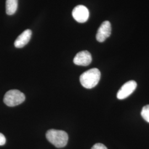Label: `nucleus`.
I'll list each match as a JSON object with an SVG mask.
<instances>
[{
    "label": "nucleus",
    "mask_w": 149,
    "mask_h": 149,
    "mask_svg": "<svg viewBox=\"0 0 149 149\" xmlns=\"http://www.w3.org/2000/svg\"><path fill=\"white\" fill-rule=\"evenodd\" d=\"M112 32L111 23L108 21H104L101 24L96 34V39L99 42H103L107 38L110 37Z\"/></svg>",
    "instance_id": "nucleus-5"
},
{
    "label": "nucleus",
    "mask_w": 149,
    "mask_h": 149,
    "mask_svg": "<svg viewBox=\"0 0 149 149\" xmlns=\"http://www.w3.org/2000/svg\"><path fill=\"white\" fill-rule=\"evenodd\" d=\"M141 114L144 120L149 123V105H146L143 108Z\"/></svg>",
    "instance_id": "nucleus-10"
},
{
    "label": "nucleus",
    "mask_w": 149,
    "mask_h": 149,
    "mask_svg": "<svg viewBox=\"0 0 149 149\" xmlns=\"http://www.w3.org/2000/svg\"><path fill=\"white\" fill-rule=\"evenodd\" d=\"M91 149H108L107 148L106 146L103 145V144H101V143H97V144H95Z\"/></svg>",
    "instance_id": "nucleus-11"
},
{
    "label": "nucleus",
    "mask_w": 149,
    "mask_h": 149,
    "mask_svg": "<svg viewBox=\"0 0 149 149\" xmlns=\"http://www.w3.org/2000/svg\"><path fill=\"white\" fill-rule=\"evenodd\" d=\"M24 93L17 90L8 91L6 93L3 102L7 106L15 107L22 103L25 101Z\"/></svg>",
    "instance_id": "nucleus-3"
},
{
    "label": "nucleus",
    "mask_w": 149,
    "mask_h": 149,
    "mask_svg": "<svg viewBox=\"0 0 149 149\" xmlns=\"http://www.w3.org/2000/svg\"><path fill=\"white\" fill-rule=\"evenodd\" d=\"M46 137L50 143L58 148L65 147L69 139L68 135L65 132L55 129L49 130L46 133Z\"/></svg>",
    "instance_id": "nucleus-2"
},
{
    "label": "nucleus",
    "mask_w": 149,
    "mask_h": 149,
    "mask_svg": "<svg viewBox=\"0 0 149 149\" xmlns=\"http://www.w3.org/2000/svg\"><path fill=\"white\" fill-rule=\"evenodd\" d=\"M6 142L5 136L2 133H0V146L4 145Z\"/></svg>",
    "instance_id": "nucleus-12"
},
{
    "label": "nucleus",
    "mask_w": 149,
    "mask_h": 149,
    "mask_svg": "<svg viewBox=\"0 0 149 149\" xmlns=\"http://www.w3.org/2000/svg\"><path fill=\"white\" fill-rule=\"evenodd\" d=\"M92 56L90 52L87 50L82 51L77 54L74 59L75 65L86 66L89 65L92 62Z\"/></svg>",
    "instance_id": "nucleus-7"
},
{
    "label": "nucleus",
    "mask_w": 149,
    "mask_h": 149,
    "mask_svg": "<svg viewBox=\"0 0 149 149\" xmlns=\"http://www.w3.org/2000/svg\"><path fill=\"white\" fill-rule=\"evenodd\" d=\"M18 7V0H6V11L8 15H12L16 13Z\"/></svg>",
    "instance_id": "nucleus-9"
},
{
    "label": "nucleus",
    "mask_w": 149,
    "mask_h": 149,
    "mask_svg": "<svg viewBox=\"0 0 149 149\" xmlns=\"http://www.w3.org/2000/svg\"><path fill=\"white\" fill-rule=\"evenodd\" d=\"M72 15L76 21L85 23L88 19L89 11L85 6L78 5L74 8Z\"/></svg>",
    "instance_id": "nucleus-6"
},
{
    "label": "nucleus",
    "mask_w": 149,
    "mask_h": 149,
    "mask_svg": "<svg viewBox=\"0 0 149 149\" xmlns=\"http://www.w3.org/2000/svg\"><path fill=\"white\" fill-rule=\"evenodd\" d=\"M32 31L30 29H27L21 34L15 42V46L17 48L24 47L29 42L31 36Z\"/></svg>",
    "instance_id": "nucleus-8"
},
{
    "label": "nucleus",
    "mask_w": 149,
    "mask_h": 149,
    "mask_svg": "<svg viewBox=\"0 0 149 149\" xmlns=\"http://www.w3.org/2000/svg\"><path fill=\"white\" fill-rule=\"evenodd\" d=\"M136 87L137 83L135 81H129L124 84L118 91L117 95L118 99L124 100L127 98L133 93L134 91L136 90Z\"/></svg>",
    "instance_id": "nucleus-4"
},
{
    "label": "nucleus",
    "mask_w": 149,
    "mask_h": 149,
    "mask_svg": "<svg viewBox=\"0 0 149 149\" xmlns=\"http://www.w3.org/2000/svg\"><path fill=\"white\" fill-rule=\"evenodd\" d=\"M100 79V71L97 68H93L86 71L80 76V83L86 88L91 89L97 85Z\"/></svg>",
    "instance_id": "nucleus-1"
}]
</instances>
